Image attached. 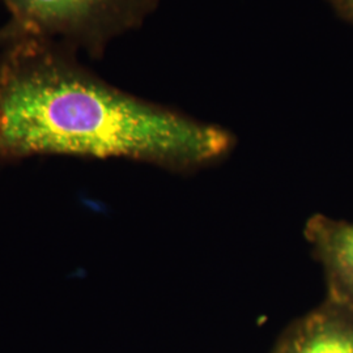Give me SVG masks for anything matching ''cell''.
I'll use <instances>...</instances> for the list:
<instances>
[{"mask_svg": "<svg viewBox=\"0 0 353 353\" xmlns=\"http://www.w3.org/2000/svg\"><path fill=\"white\" fill-rule=\"evenodd\" d=\"M76 55L36 38L0 48V164L70 156L191 173L234 150L225 127L117 88Z\"/></svg>", "mask_w": 353, "mask_h": 353, "instance_id": "cell-1", "label": "cell"}, {"mask_svg": "<svg viewBox=\"0 0 353 353\" xmlns=\"http://www.w3.org/2000/svg\"><path fill=\"white\" fill-rule=\"evenodd\" d=\"M161 0H0L10 14L0 48L36 38L101 59L114 39L139 30Z\"/></svg>", "mask_w": 353, "mask_h": 353, "instance_id": "cell-2", "label": "cell"}, {"mask_svg": "<svg viewBox=\"0 0 353 353\" xmlns=\"http://www.w3.org/2000/svg\"><path fill=\"white\" fill-rule=\"evenodd\" d=\"M271 353H353V309L326 301L281 332Z\"/></svg>", "mask_w": 353, "mask_h": 353, "instance_id": "cell-3", "label": "cell"}, {"mask_svg": "<svg viewBox=\"0 0 353 353\" xmlns=\"http://www.w3.org/2000/svg\"><path fill=\"white\" fill-rule=\"evenodd\" d=\"M327 285V299L353 309V223L314 214L303 228Z\"/></svg>", "mask_w": 353, "mask_h": 353, "instance_id": "cell-4", "label": "cell"}, {"mask_svg": "<svg viewBox=\"0 0 353 353\" xmlns=\"http://www.w3.org/2000/svg\"><path fill=\"white\" fill-rule=\"evenodd\" d=\"M326 3L343 21L353 26V0H326Z\"/></svg>", "mask_w": 353, "mask_h": 353, "instance_id": "cell-5", "label": "cell"}]
</instances>
